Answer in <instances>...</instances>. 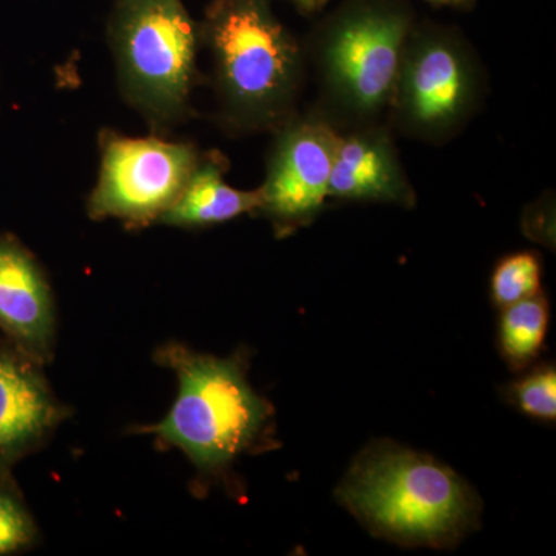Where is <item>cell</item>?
I'll return each instance as SVG.
<instances>
[{"label":"cell","mask_w":556,"mask_h":556,"mask_svg":"<svg viewBox=\"0 0 556 556\" xmlns=\"http://www.w3.org/2000/svg\"><path fill=\"white\" fill-rule=\"evenodd\" d=\"M551 321L544 295L535 294L503 308L500 320V350L514 371H522L543 350Z\"/></svg>","instance_id":"obj_13"},{"label":"cell","mask_w":556,"mask_h":556,"mask_svg":"<svg viewBox=\"0 0 556 556\" xmlns=\"http://www.w3.org/2000/svg\"><path fill=\"white\" fill-rule=\"evenodd\" d=\"M56 419L42 376L25 358L0 353V464L30 448Z\"/></svg>","instance_id":"obj_10"},{"label":"cell","mask_w":556,"mask_h":556,"mask_svg":"<svg viewBox=\"0 0 556 556\" xmlns=\"http://www.w3.org/2000/svg\"><path fill=\"white\" fill-rule=\"evenodd\" d=\"M164 361L177 371L178 397L166 419L149 430L181 448L200 470H223L266 437L273 407L249 386L239 361L181 346L164 351Z\"/></svg>","instance_id":"obj_2"},{"label":"cell","mask_w":556,"mask_h":556,"mask_svg":"<svg viewBox=\"0 0 556 556\" xmlns=\"http://www.w3.org/2000/svg\"><path fill=\"white\" fill-rule=\"evenodd\" d=\"M262 207V192H241L223 181L217 163L197 164L188 185L161 219L172 226H211Z\"/></svg>","instance_id":"obj_12"},{"label":"cell","mask_w":556,"mask_h":556,"mask_svg":"<svg viewBox=\"0 0 556 556\" xmlns=\"http://www.w3.org/2000/svg\"><path fill=\"white\" fill-rule=\"evenodd\" d=\"M207 31L229 104L251 118L283 109L298 84L299 51L263 2L218 0Z\"/></svg>","instance_id":"obj_3"},{"label":"cell","mask_w":556,"mask_h":556,"mask_svg":"<svg viewBox=\"0 0 556 556\" xmlns=\"http://www.w3.org/2000/svg\"><path fill=\"white\" fill-rule=\"evenodd\" d=\"M490 289L493 302L500 308L540 294V258L532 252L508 255L496 266Z\"/></svg>","instance_id":"obj_14"},{"label":"cell","mask_w":556,"mask_h":556,"mask_svg":"<svg viewBox=\"0 0 556 556\" xmlns=\"http://www.w3.org/2000/svg\"><path fill=\"white\" fill-rule=\"evenodd\" d=\"M477 93L473 65L452 39L424 36L405 46L391 101L405 124L439 135L467 115Z\"/></svg>","instance_id":"obj_7"},{"label":"cell","mask_w":556,"mask_h":556,"mask_svg":"<svg viewBox=\"0 0 556 556\" xmlns=\"http://www.w3.org/2000/svg\"><path fill=\"white\" fill-rule=\"evenodd\" d=\"M115 40L134 97L156 115H175L195 65V27L181 0H119Z\"/></svg>","instance_id":"obj_4"},{"label":"cell","mask_w":556,"mask_h":556,"mask_svg":"<svg viewBox=\"0 0 556 556\" xmlns=\"http://www.w3.org/2000/svg\"><path fill=\"white\" fill-rule=\"evenodd\" d=\"M0 328L27 353L43 356L53 334L49 287L16 241L0 239Z\"/></svg>","instance_id":"obj_9"},{"label":"cell","mask_w":556,"mask_h":556,"mask_svg":"<svg viewBox=\"0 0 556 556\" xmlns=\"http://www.w3.org/2000/svg\"><path fill=\"white\" fill-rule=\"evenodd\" d=\"M195 167V152L189 146L159 139H110L100 185L91 197V214L131 222L161 217Z\"/></svg>","instance_id":"obj_6"},{"label":"cell","mask_w":556,"mask_h":556,"mask_svg":"<svg viewBox=\"0 0 556 556\" xmlns=\"http://www.w3.org/2000/svg\"><path fill=\"white\" fill-rule=\"evenodd\" d=\"M431 2L448 3V5H460V3H466L468 0H431Z\"/></svg>","instance_id":"obj_18"},{"label":"cell","mask_w":556,"mask_h":556,"mask_svg":"<svg viewBox=\"0 0 556 556\" xmlns=\"http://www.w3.org/2000/svg\"><path fill=\"white\" fill-rule=\"evenodd\" d=\"M407 33L404 14L382 9L354 11L332 27L321 60L328 86L346 109L375 115L391 101Z\"/></svg>","instance_id":"obj_5"},{"label":"cell","mask_w":556,"mask_h":556,"mask_svg":"<svg viewBox=\"0 0 556 556\" xmlns=\"http://www.w3.org/2000/svg\"><path fill=\"white\" fill-rule=\"evenodd\" d=\"M336 493L369 533L405 547H455L481 517V501L466 479L391 441L369 444Z\"/></svg>","instance_id":"obj_1"},{"label":"cell","mask_w":556,"mask_h":556,"mask_svg":"<svg viewBox=\"0 0 556 556\" xmlns=\"http://www.w3.org/2000/svg\"><path fill=\"white\" fill-rule=\"evenodd\" d=\"M338 139L334 131L316 121L285 131L270 161L266 185L260 189V208L285 228L316 217L328 197Z\"/></svg>","instance_id":"obj_8"},{"label":"cell","mask_w":556,"mask_h":556,"mask_svg":"<svg viewBox=\"0 0 556 556\" xmlns=\"http://www.w3.org/2000/svg\"><path fill=\"white\" fill-rule=\"evenodd\" d=\"M511 399L525 415L543 422L556 419V369L546 364L533 368L510 388Z\"/></svg>","instance_id":"obj_15"},{"label":"cell","mask_w":556,"mask_h":556,"mask_svg":"<svg viewBox=\"0 0 556 556\" xmlns=\"http://www.w3.org/2000/svg\"><path fill=\"white\" fill-rule=\"evenodd\" d=\"M35 527L20 501L0 489V555L13 554L31 543Z\"/></svg>","instance_id":"obj_16"},{"label":"cell","mask_w":556,"mask_h":556,"mask_svg":"<svg viewBox=\"0 0 556 556\" xmlns=\"http://www.w3.org/2000/svg\"><path fill=\"white\" fill-rule=\"evenodd\" d=\"M328 197L399 204L413 201L390 142L368 134L338 139Z\"/></svg>","instance_id":"obj_11"},{"label":"cell","mask_w":556,"mask_h":556,"mask_svg":"<svg viewBox=\"0 0 556 556\" xmlns=\"http://www.w3.org/2000/svg\"><path fill=\"white\" fill-rule=\"evenodd\" d=\"M292 2L298 3L303 10L313 11L318 9L324 3V0H292Z\"/></svg>","instance_id":"obj_17"}]
</instances>
